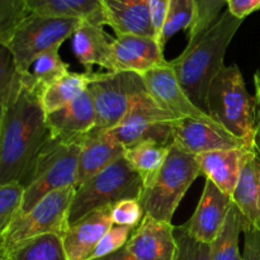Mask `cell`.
Returning <instances> with one entry per match:
<instances>
[{"label":"cell","instance_id":"40","mask_svg":"<svg viewBox=\"0 0 260 260\" xmlns=\"http://www.w3.org/2000/svg\"><path fill=\"white\" fill-rule=\"evenodd\" d=\"M14 81V79H13ZM13 81L7 85L5 88H3L0 90V141H2V129H3V121H4V114H5V109H7V104H8V99H9L10 91H12V85Z\"/></svg>","mask_w":260,"mask_h":260},{"label":"cell","instance_id":"3","mask_svg":"<svg viewBox=\"0 0 260 260\" xmlns=\"http://www.w3.org/2000/svg\"><path fill=\"white\" fill-rule=\"evenodd\" d=\"M256 108V98L249 94L238 65L223 66L208 88V116L248 149H254Z\"/></svg>","mask_w":260,"mask_h":260},{"label":"cell","instance_id":"2","mask_svg":"<svg viewBox=\"0 0 260 260\" xmlns=\"http://www.w3.org/2000/svg\"><path fill=\"white\" fill-rule=\"evenodd\" d=\"M243 22L226 9L211 27L190 40L177 58L169 61L179 85L206 113L211 81L225 66L226 51Z\"/></svg>","mask_w":260,"mask_h":260},{"label":"cell","instance_id":"33","mask_svg":"<svg viewBox=\"0 0 260 260\" xmlns=\"http://www.w3.org/2000/svg\"><path fill=\"white\" fill-rule=\"evenodd\" d=\"M174 235L177 240L174 260H212L211 246L190 238L182 226H175Z\"/></svg>","mask_w":260,"mask_h":260},{"label":"cell","instance_id":"42","mask_svg":"<svg viewBox=\"0 0 260 260\" xmlns=\"http://www.w3.org/2000/svg\"><path fill=\"white\" fill-rule=\"evenodd\" d=\"M254 150L260 157V112H259V119L256 122V128H255V136H254Z\"/></svg>","mask_w":260,"mask_h":260},{"label":"cell","instance_id":"27","mask_svg":"<svg viewBox=\"0 0 260 260\" xmlns=\"http://www.w3.org/2000/svg\"><path fill=\"white\" fill-rule=\"evenodd\" d=\"M244 229L245 221L238 207L233 203L220 234L210 245L212 260H243V254L239 248V239Z\"/></svg>","mask_w":260,"mask_h":260},{"label":"cell","instance_id":"23","mask_svg":"<svg viewBox=\"0 0 260 260\" xmlns=\"http://www.w3.org/2000/svg\"><path fill=\"white\" fill-rule=\"evenodd\" d=\"M172 145H164L155 140H144L124 151V160L139 174L145 188L150 187L161 170Z\"/></svg>","mask_w":260,"mask_h":260},{"label":"cell","instance_id":"13","mask_svg":"<svg viewBox=\"0 0 260 260\" xmlns=\"http://www.w3.org/2000/svg\"><path fill=\"white\" fill-rule=\"evenodd\" d=\"M172 145L194 156L216 150L238 147L248 149L241 140L229 134L222 127L212 126L190 118H182L173 122Z\"/></svg>","mask_w":260,"mask_h":260},{"label":"cell","instance_id":"7","mask_svg":"<svg viewBox=\"0 0 260 260\" xmlns=\"http://www.w3.org/2000/svg\"><path fill=\"white\" fill-rule=\"evenodd\" d=\"M88 90L95 108L94 129L107 132L121 122L147 88L140 74L106 71L90 73Z\"/></svg>","mask_w":260,"mask_h":260},{"label":"cell","instance_id":"21","mask_svg":"<svg viewBox=\"0 0 260 260\" xmlns=\"http://www.w3.org/2000/svg\"><path fill=\"white\" fill-rule=\"evenodd\" d=\"M246 150L251 149L238 147V149L216 150V151L197 155L196 159L201 174L217 185L223 193L233 197L240 177L241 164Z\"/></svg>","mask_w":260,"mask_h":260},{"label":"cell","instance_id":"17","mask_svg":"<svg viewBox=\"0 0 260 260\" xmlns=\"http://www.w3.org/2000/svg\"><path fill=\"white\" fill-rule=\"evenodd\" d=\"M112 207L99 208L66 230L62 244L68 260H89L96 244L113 226Z\"/></svg>","mask_w":260,"mask_h":260},{"label":"cell","instance_id":"29","mask_svg":"<svg viewBox=\"0 0 260 260\" xmlns=\"http://www.w3.org/2000/svg\"><path fill=\"white\" fill-rule=\"evenodd\" d=\"M196 17L194 0H170L159 45L164 50L168 41L179 30L189 29Z\"/></svg>","mask_w":260,"mask_h":260},{"label":"cell","instance_id":"43","mask_svg":"<svg viewBox=\"0 0 260 260\" xmlns=\"http://www.w3.org/2000/svg\"><path fill=\"white\" fill-rule=\"evenodd\" d=\"M255 90H256V102L258 107H260V74H255Z\"/></svg>","mask_w":260,"mask_h":260},{"label":"cell","instance_id":"12","mask_svg":"<svg viewBox=\"0 0 260 260\" xmlns=\"http://www.w3.org/2000/svg\"><path fill=\"white\" fill-rule=\"evenodd\" d=\"M146 88L160 107L174 114L178 119L190 118L203 123L221 127L206 112L198 108L178 83L170 63L142 74Z\"/></svg>","mask_w":260,"mask_h":260},{"label":"cell","instance_id":"41","mask_svg":"<svg viewBox=\"0 0 260 260\" xmlns=\"http://www.w3.org/2000/svg\"><path fill=\"white\" fill-rule=\"evenodd\" d=\"M96 260H134V259L129 256V254L127 253V250L124 249V246H123L121 250L116 251V253L111 254V255H108V256H104V258L96 259Z\"/></svg>","mask_w":260,"mask_h":260},{"label":"cell","instance_id":"37","mask_svg":"<svg viewBox=\"0 0 260 260\" xmlns=\"http://www.w3.org/2000/svg\"><path fill=\"white\" fill-rule=\"evenodd\" d=\"M169 3L170 0H149L150 18H151V24L157 42H159L160 36H161L165 19H167Z\"/></svg>","mask_w":260,"mask_h":260},{"label":"cell","instance_id":"1","mask_svg":"<svg viewBox=\"0 0 260 260\" xmlns=\"http://www.w3.org/2000/svg\"><path fill=\"white\" fill-rule=\"evenodd\" d=\"M51 139L41 93L17 73L3 121L0 184L18 183L25 187Z\"/></svg>","mask_w":260,"mask_h":260},{"label":"cell","instance_id":"34","mask_svg":"<svg viewBox=\"0 0 260 260\" xmlns=\"http://www.w3.org/2000/svg\"><path fill=\"white\" fill-rule=\"evenodd\" d=\"M134 230L135 229L127 228V226H112L108 230V233L96 244L95 249L91 253L89 260L102 259L104 256H108L111 254L116 253V251L121 250L127 244Z\"/></svg>","mask_w":260,"mask_h":260},{"label":"cell","instance_id":"32","mask_svg":"<svg viewBox=\"0 0 260 260\" xmlns=\"http://www.w3.org/2000/svg\"><path fill=\"white\" fill-rule=\"evenodd\" d=\"M196 17L188 29V38L193 40L205 32L221 15V10L228 5V0H194Z\"/></svg>","mask_w":260,"mask_h":260},{"label":"cell","instance_id":"8","mask_svg":"<svg viewBox=\"0 0 260 260\" xmlns=\"http://www.w3.org/2000/svg\"><path fill=\"white\" fill-rule=\"evenodd\" d=\"M81 20L28 14L8 42L17 71L27 73L37 56L73 37Z\"/></svg>","mask_w":260,"mask_h":260},{"label":"cell","instance_id":"20","mask_svg":"<svg viewBox=\"0 0 260 260\" xmlns=\"http://www.w3.org/2000/svg\"><path fill=\"white\" fill-rule=\"evenodd\" d=\"M233 203L245 221V228L260 229V157L255 150H246Z\"/></svg>","mask_w":260,"mask_h":260},{"label":"cell","instance_id":"16","mask_svg":"<svg viewBox=\"0 0 260 260\" xmlns=\"http://www.w3.org/2000/svg\"><path fill=\"white\" fill-rule=\"evenodd\" d=\"M95 108L88 89L68 106L46 114L51 137L68 142H83L84 137L95 127Z\"/></svg>","mask_w":260,"mask_h":260},{"label":"cell","instance_id":"5","mask_svg":"<svg viewBox=\"0 0 260 260\" xmlns=\"http://www.w3.org/2000/svg\"><path fill=\"white\" fill-rule=\"evenodd\" d=\"M144 184L124 157L76 188L69 210V228L99 208L113 206L127 198H140Z\"/></svg>","mask_w":260,"mask_h":260},{"label":"cell","instance_id":"19","mask_svg":"<svg viewBox=\"0 0 260 260\" xmlns=\"http://www.w3.org/2000/svg\"><path fill=\"white\" fill-rule=\"evenodd\" d=\"M124 149L108 132L91 129L83 140L75 187L93 178L124 156Z\"/></svg>","mask_w":260,"mask_h":260},{"label":"cell","instance_id":"22","mask_svg":"<svg viewBox=\"0 0 260 260\" xmlns=\"http://www.w3.org/2000/svg\"><path fill=\"white\" fill-rule=\"evenodd\" d=\"M113 38L103 29V24L81 20L73 35V51L85 73H94V65L107 69Z\"/></svg>","mask_w":260,"mask_h":260},{"label":"cell","instance_id":"35","mask_svg":"<svg viewBox=\"0 0 260 260\" xmlns=\"http://www.w3.org/2000/svg\"><path fill=\"white\" fill-rule=\"evenodd\" d=\"M144 216V208L139 198L122 200L112 207V220L116 226L136 229L141 223Z\"/></svg>","mask_w":260,"mask_h":260},{"label":"cell","instance_id":"24","mask_svg":"<svg viewBox=\"0 0 260 260\" xmlns=\"http://www.w3.org/2000/svg\"><path fill=\"white\" fill-rule=\"evenodd\" d=\"M29 14L73 18L103 24L101 0H27ZM104 25V24H103Z\"/></svg>","mask_w":260,"mask_h":260},{"label":"cell","instance_id":"30","mask_svg":"<svg viewBox=\"0 0 260 260\" xmlns=\"http://www.w3.org/2000/svg\"><path fill=\"white\" fill-rule=\"evenodd\" d=\"M24 187L18 183L0 184V254L4 245L5 235L14 221L19 215L22 206Z\"/></svg>","mask_w":260,"mask_h":260},{"label":"cell","instance_id":"6","mask_svg":"<svg viewBox=\"0 0 260 260\" xmlns=\"http://www.w3.org/2000/svg\"><path fill=\"white\" fill-rule=\"evenodd\" d=\"M81 145L83 142L79 141H48L36 162L29 183L24 187L19 215L32 210L50 193L75 185Z\"/></svg>","mask_w":260,"mask_h":260},{"label":"cell","instance_id":"14","mask_svg":"<svg viewBox=\"0 0 260 260\" xmlns=\"http://www.w3.org/2000/svg\"><path fill=\"white\" fill-rule=\"evenodd\" d=\"M231 205L233 197L206 179L197 208L192 217L182 225L183 230L194 240L211 245L220 234Z\"/></svg>","mask_w":260,"mask_h":260},{"label":"cell","instance_id":"36","mask_svg":"<svg viewBox=\"0 0 260 260\" xmlns=\"http://www.w3.org/2000/svg\"><path fill=\"white\" fill-rule=\"evenodd\" d=\"M17 66L8 46L0 43V90L9 85L17 75Z\"/></svg>","mask_w":260,"mask_h":260},{"label":"cell","instance_id":"31","mask_svg":"<svg viewBox=\"0 0 260 260\" xmlns=\"http://www.w3.org/2000/svg\"><path fill=\"white\" fill-rule=\"evenodd\" d=\"M29 14L27 0H0V43L8 45L18 25Z\"/></svg>","mask_w":260,"mask_h":260},{"label":"cell","instance_id":"4","mask_svg":"<svg viewBox=\"0 0 260 260\" xmlns=\"http://www.w3.org/2000/svg\"><path fill=\"white\" fill-rule=\"evenodd\" d=\"M200 175L202 174L194 155L172 145L156 179L142 190L139 198L145 216L172 223L180 201Z\"/></svg>","mask_w":260,"mask_h":260},{"label":"cell","instance_id":"15","mask_svg":"<svg viewBox=\"0 0 260 260\" xmlns=\"http://www.w3.org/2000/svg\"><path fill=\"white\" fill-rule=\"evenodd\" d=\"M174 229L172 223L144 216L124 249L134 260H174L177 253Z\"/></svg>","mask_w":260,"mask_h":260},{"label":"cell","instance_id":"44","mask_svg":"<svg viewBox=\"0 0 260 260\" xmlns=\"http://www.w3.org/2000/svg\"><path fill=\"white\" fill-rule=\"evenodd\" d=\"M259 112H260V107H259Z\"/></svg>","mask_w":260,"mask_h":260},{"label":"cell","instance_id":"25","mask_svg":"<svg viewBox=\"0 0 260 260\" xmlns=\"http://www.w3.org/2000/svg\"><path fill=\"white\" fill-rule=\"evenodd\" d=\"M0 260H68L62 238L46 234L22 241L0 255Z\"/></svg>","mask_w":260,"mask_h":260},{"label":"cell","instance_id":"10","mask_svg":"<svg viewBox=\"0 0 260 260\" xmlns=\"http://www.w3.org/2000/svg\"><path fill=\"white\" fill-rule=\"evenodd\" d=\"M175 121L177 117L160 107L147 90L136 99L121 122L107 132L124 149L144 140L172 145V123Z\"/></svg>","mask_w":260,"mask_h":260},{"label":"cell","instance_id":"18","mask_svg":"<svg viewBox=\"0 0 260 260\" xmlns=\"http://www.w3.org/2000/svg\"><path fill=\"white\" fill-rule=\"evenodd\" d=\"M101 13L103 24L109 25L117 36L155 38L149 0H101Z\"/></svg>","mask_w":260,"mask_h":260},{"label":"cell","instance_id":"38","mask_svg":"<svg viewBox=\"0 0 260 260\" xmlns=\"http://www.w3.org/2000/svg\"><path fill=\"white\" fill-rule=\"evenodd\" d=\"M243 260H260V229L248 226L244 229Z\"/></svg>","mask_w":260,"mask_h":260},{"label":"cell","instance_id":"11","mask_svg":"<svg viewBox=\"0 0 260 260\" xmlns=\"http://www.w3.org/2000/svg\"><path fill=\"white\" fill-rule=\"evenodd\" d=\"M164 50L155 38L135 35H121L113 38L107 71L136 73L142 75L159 66L168 65Z\"/></svg>","mask_w":260,"mask_h":260},{"label":"cell","instance_id":"28","mask_svg":"<svg viewBox=\"0 0 260 260\" xmlns=\"http://www.w3.org/2000/svg\"><path fill=\"white\" fill-rule=\"evenodd\" d=\"M60 47L61 46H55L41 53L35 58L27 73L22 74L25 80L40 93L70 71L69 65L63 62L58 53Z\"/></svg>","mask_w":260,"mask_h":260},{"label":"cell","instance_id":"39","mask_svg":"<svg viewBox=\"0 0 260 260\" xmlns=\"http://www.w3.org/2000/svg\"><path fill=\"white\" fill-rule=\"evenodd\" d=\"M228 10L239 19L260 10V0H228Z\"/></svg>","mask_w":260,"mask_h":260},{"label":"cell","instance_id":"26","mask_svg":"<svg viewBox=\"0 0 260 260\" xmlns=\"http://www.w3.org/2000/svg\"><path fill=\"white\" fill-rule=\"evenodd\" d=\"M90 73H71L58 79L41 93V102L46 114H50L75 101L88 89Z\"/></svg>","mask_w":260,"mask_h":260},{"label":"cell","instance_id":"9","mask_svg":"<svg viewBox=\"0 0 260 260\" xmlns=\"http://www.w3.org/2000/svg\"><path fill=\"white\" fill-rule=\"evenodd\" d=\"M75 193V185L58 189L46 196L27 213L17 216L8 229L2 254L22 241L46 234L62 238L69 229V210Z\"/></svg>","mask_w":260,"mask_h":260}]
</instances>
